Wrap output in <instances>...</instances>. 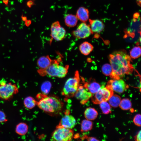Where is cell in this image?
I'll use <instances>...</instances> for the list:
<instances>
[{
    "label": "cell",
    "instance_id": "cell-1",
    "mask_svg": "<svg viewBox=\"0 0 141 141\" xmlns=\"http://www.w3.org/2000/svg\"><path fill=\"white\" fill-rule=\"evenodd\" d=\"M109 60L112 69L110 76L112 79H119L132 73L134 68L131 58L125 50L113 52L109 55Z\"/></svg>",
    "mask_w": 141,
    "mask_h": 141
},
{
    "label": "cell",
    "instance_id": "cell-2",
    "mask_svg": "<svg viewBox=\"0 0 141 141\" xmlns=\"http://www.w3.org/2000/svg\"><path fill=\"white\" fill-rule=\"evenodd\" d=\"M37 105L44 111L49 113H57L62 110L63 103L57 98L52 96H41Z\"/></svg>",
    "mask_w": 141,
    "mask_h": 141
},
{
    "label": "cell",
    "instance_id": "cell-3",
    "mask_svg": "<svg viewBox=\"0 0 141 141\" xmlns=\"http://www.w3.org/2000/svg\"><path fill=\"white\" fill-rule=\"evenodd\" d=\"M68 67V66H63L59 65L57 61L54 60L48 67L44 70L40 69L39 73L41 75L45 74L51 77L63 78L67 74Z\"/></svg>",
    "mask_w": 141,
    "mask_h": 141
},
{
    "label": "cell",
    "instance_id": "cell-4",
    "mask_svg": "<svg viewBox=\"0 0 141 141\" xmlns=\"http://www.w3.org/2000/svg\"><path fill=\"white\" fill-rule=\"evenodd\" d=\"M80 78L79 73L76 71L73 77L69 78L66 81L63 90L64 96L67 97H70L75 95L79 86Z\"/></svg>",
    "mask_w": 141,
    "mask_h": 141
},
{
    "label": "cell",
    "instance_id": "cell-5",
    "mask_svg": "<svg viewBox=\"0 0 141 141\" xmlns=\"http://www.w3.org/2000/svg\"><path fill=\"white\" fill-rule=\"evenodd\" d=\"M18 89L15 84L11 83H7L3 79L0 81V97L8 100L17 93Z\"/></svg>",
    "mask_w": 141,
    "mask_h": 141
},
{
    "label": "cell",
    "instance_id": "cell-6",
    "mask_svg": "<svg viewBox=\"0 0 141 141\" xmlns=\"http://www.w3.org/2000/svg\"><path fill=\"white\" fill-rule=\"evenodd\" d=\"M73 134V131L71 129L57 127L52 133L51 139L56 141H70L72 139Z\"/></svg>",
    "mask_w": 141,
    "mask_h": 141
},
{
    "label": "cell",
    "instance_id": "cell-7",
    "mask_svg": "<svg viewBox=\"0 0 141 141\" xmlns=\"http://www.w3.org/2000/svg\"><path fill=\"white\" fill-rule=\"evenodd\" d=\"M113 94V91L110 89L106 86H102L100 89L93 95L91 98L93 103L99 104L103 101H107Z\"/></svg>",
    "mask_w": 141,
    "mask_h": 141
},
{
    "label": "cell",
    "instance_id": "cell-8",
    "mask_svg": "<svg viewBox=\"0 0 141 141\" xmlns=\"http://www.w3.org/2000/svg\"><path fill=\"white\" fill-rule=\"evenodd\" d=\"M51 36L52 38L57 41L63 40L65 38L66 33L65 30L61 26L58 21L53 23L51 27Z\"/></svg>",
    "mask_w": 141,
    "mask_h": 141
},
{
    "label": "cell",
    "instance_id": "cell-9",
    "mask_svg": "<svg viewBox=\"0 0 141 141\" xmlns=\"http://www.w3.org/2000/svg\"><path fill=\"white\" fill-rule=\"evenodd\" d=\"M90 26L85 22L79 24L77 29L72 32V34L77 39H85L92 34Z\"/></svg>",
    "mask_w": 141,
    "mask_h": 141
},
{
    "label": "cell",
    "instance_id": "cell-10",
    "mask_svg": "<svg viewBox=\"0 0 141 141\" xmlns=\"http://www.w3.org/2000/svg\"><path fill=\"white\" fill-rule=\"evenodd\" d=\"M106 86L113 91L119 93H122L127 89L128 85L122 79H111L107 83Z\"/></svg>",
    "mask_w": 141,
    "mask_h": 141
},
{
    "label": "cell",
    "instance_id": "cell-11",
    "mask_svg": "<svg viewBox=\"0 0 141 141\" xmlns=\"http://www.w3.org/2000/svg\"><path fill=\"white\" fill-rule=\"evenodd\" d=\"M76 98L84 104L86 103L93 96V94L85 88L84 86L80 85L74 95Z\"/></svg>",
    "mask_w": 141,
    "mask_h": 141
},
{
    "label": "cell",
    "instance_id": "cell-12",
    "mask_svg": "<svg viewBox=\"0 0 141 141\" xmlns=\"http://www.w3.org/2000/svg\"><path fill=\"white\" fill-rule=\"evenodd\" d=\"M76 123V120L73 116L69 115H66L62 118L57 127L72 129L74 127Z\"/></svg>",
    "mask_w": 141,
    "mask_h": 141
},
{
    "label": "cell",
    "instance_id": "cell-13",
    "mask_svg": "<svg viewBox=\"0 0 141 141\" xmlns=\"http://www.w3.org/2000/svg\"><path fill=\"white\" fill-rule=\"evenodd\" d=\"M83 86L92 94L97 92L101 87L99 83L96 82L95 79L92 78L90 79L88 81L85 82Z\"/></svg>",
    "mask_w": 141,
    "mask_h": 141
},
{
    "label": "cell",
    "instance_id": "cell-14",
    "mask_svg": "<svg viewBox=\"0 0 141 141\" xmlns=\"http://www.w3.org/2000/svg\"><path fill=\"white\" fill-rule=\"evenodd\" d=\"M90 27L93 33H99L104 29V26L103 22L98 20H89Z\"/></svg>",
    "mask_w": 141,
    "mask_h": 141
},
{
    "label": "cell",
    "instance_id": "cell-15",
    "mask_svg": "<svg viewBox=\"0 0 141 141\" xmlns=\"http://www.w3.org/2000/svg\"><path fill=\"white\" fill-rule=\"evenodd\" d=\"M53 61L48 55L43 56L37 60V65L40 69L44 70L51 65Z\"/></svg>",
    "mask_w": 141,
    "mask_h": 141
},
{
    "label": "cell",
    "instance_id": "cell-16",
    "mask_svg": "<svg viewBox=\"0 0 141 141\" xmlns=\"http://www.w3.org/2000/svg\"><path fill=\"white\" fill-rule=\"evenodd\" d=\"M76 16L81 21L85 22L88 20L89 17L88 9L83 7H81L77 10Z\"/></svg>",
    "mask_w": 141,
    "mask_h": 141
},
{
    "label": "cell",
    "instance_id": "cell-17",
    "mask_svg": "<svg viewBox=\"0 0 141 141\" xmlns=\"http://www.w3.org/2000/svg\"><path fill=\"white\" fill-rule=\"evenodd\" d=\"M93 49V46L87 42H83L79 46V49L80 52L85 55H88L92 51Z\"/></svg>",
    "mask_w": 141,
    "mask_h": 141
},
{
    "label": "cell",
    "instance_id": "cell-18",
    "mask_svg": "<svg viewBox=\"0 0 141 141\" xmlns=\"http://www.w3.org/2000/svg\"><path fill=\"white\" fill-rule=\"evenodd\" d=\"M84 115L86 119L92 120H94L97 118L98 113L94 108L89 107L86 109L84 112Z\"/></svg>",
    "mask_w": 141,
    "mask_h": 141
},
{
    "label": "cell",
    "instance_id": "cell-19",
    "mask_svg": "<svg viewBox=\"0 0 141 141\" xmlns=\"http://www.w3.org/2000/svg\"><path fill=\"white\" fill-rule=\"evenodd\" d=\"M78 19L76 16L72 14L67 15L64 18V22L66 25L70 27H73L77 25Z\"/></svg>",
    "mask_w": 141,
    "mask_h": 141
},
{
    "label": "cell",
    "instance_id": "cell-20",
    "mask_svg": "<svg viewBox=\"0 0 141 141\" xmlns=\"http://www.w3.org/2000/svg\"><path fill=\"white\" fill-rule=\"evenodd\" d=\"M121 100L119 96L113 94L108 101L110 105L113 107L116 108L119 106Z\"/></svg>",
    "mask_w": 141,
    "mask_h": 141
},
{
    "label": "cell",
    "instance_id": "cell-21",
    "mask_svg": "<svg viewBox=\"0 0 141 141\" xmlns=\"http://www.w3.org/2000/svg\"><path fill=\"white\" fill-rule=\"evenodd\" d=\"M28 129V126L26 123L21 122L16 126L15 131L18 134L20 135H24L27 133Z\"/></svg>",
    "mask_w": 141,
    "mask_h": 141
},
{
    "label": "cell",
    "instance_id": "cell-22",
    "mask_svg": "<svg viewBox=\"0 0 141 141\" xmlns=\"http://www.w3.org/2000/svg\"><path fill=\"white\" fill-rule=\"evenodd\" d=\"M37 102L32 97L28 96L24 100V104L27 108L31 109L33 108L37 104Z\"/></svg>",
    "mask_w": 141,
    "mask_h": 141
},
{
    "label": "cell",
    "instance_id": "cell-23",
    "mask_svg": "<svg viewBox=\"0 0 141 141\" xmlns=\"http://www.w3.org/2000/svg\"><path fill=\"white\" fill-rule=\"evenodd\" d=\"M93 125V123L91 120L87 119L83 120L81 124V131L87 132L91 130Z\"/></svg>",
    "mask_w": 141,
    "mask_h": 141
},
{
    "label": "cell",
    "instance_id": "cell-24",
    "mask_svg": "<svg viewBox=\"0 0 141 141\" xmlns=\"http://www.w3.org/2000/svg\"><path fill=\"white\" fill-rule=\"evenodd\" d=\"M141 50L140 46H135L134 47L130 52V56L132 58L135 59L139 57L141 55Z\"/></svg>",
    "mask_w": 141,
    "mask_h": 141
},
{
    "label": "cell",
    "instance_id": "cell-25",
    "mask_svg": "<svg viewBox=\"0 0 141 141\" xmlns=\"http://www.w3.org/2000/svg\"><path fill=\"white\" fill-rule=\"evenodd\" d=\"M119 106L122 110H128L131 108L132 103L128 99L124 98L121 100Z\"/></svg>",
    "mask_w": 141,
    "mask_h": 141
},
{
    "label": "cell",
    "instance_id": "cell-26",
    "mask_svg": "<svg viewBox=\"0 0 141 141\" xmlns=\"http://www.w3.org/2000/svg\"><path fill=\"white\" fill-rule=\"evenodd\" d=\"M99 106L102 113L108 114L111 112L110 105L107 101H103L99 104Z\"/></svg>",
    "mask_w": 141,
    "mask_h": 141
},
{
    "label": "cell",
    "instance_id": "cell-27",
    "mask_svg": "<svg viewBox=\"0 0 141 141\" xmlns=\"http://www.w3.org/2000/svg\"><path fill=\"white\" fill-rule=\"evenodd\" d=\"M102 70L104 74L107 76H110L112 71V68L110 64H105L102 67Z\"/></svg>",
    "mask_w": 141,
    "mask_h": 141
},
{
    "label": "cell",
    "instance_id": "cell-28",
    "mask_svg": "<svg viewBox=\"0 0 141 141\" xmlns=\"http://www.w3.org/2000/svg\"><path fill=\"white\" fill-rule=\"evenodd\" d=\"M51 87V84L50 82L46 81L42 85L41 90L43 94H47L49 92Z\"/></svg>",
    "mask_w": 141,
    "mask_h": 141
},
{
    "label": "cell",
    "instance_id": "cell-29",
    "mask_svg": "<svg viewBox=\"0 0 141 141\" xmlns=\"http://www.w3.org/2000/svg\"><path fill=\"white\" fill-rule=\"evenodd\" d=\"M141 116L140 114L136 115L134 117L133 121L135 124L139 126H141Z\"/></svg>",
    "mask_w": 141,
    "mask_h": 141
},
{
    "label": "cell",
    "instance_id": "cell-30",
    "mask_svg": "<svg viewBox=\"0 0 141 141\" xmlns=\"http://www.w3.org/2000/svg\"><path fill=\"white\" fill-rule=\"evenodd\" d=\"M7 120L6 116L4 113L0 111V122H2Z\"/></svg>",
    "mask_w": 141,
    "mask_h": 141
},
{
    "label": "cell",
    "instance_id": "cell-31",
    "mask_svg": "<svg viewBox=\"0 0 141 141\" xmlns=\"http://www.w3.org/2000/svg\"><path fill=\"white\" fill-rule=\"evenodd\" d=\"M141 131H139L134 137V139L137 141H141Z\"/></svg>",
    "mask_w": 141,
    "mask_h": 141
},
{
    "label": "cell",
    "instance_id": "cell-32",
    "mask_svg": "<svg viewBox=\"0 0 141 141\" xmlns=\"http://www.w3.org/2000/svg\"><path fill=\"white\" fill-rule=\"evenodd\" d=\"M34 3L32 0H30L27 2V4L29 7H31L32 5H34Z\"/></svg>",
    "mask_w": 141,
    "mask_h": 141
},
{
    "label": "cell",
    "instance_id": "cell-33",
    "mask_svg": "<svg viewBox=\"0 0 141 141\" xmlns=\"http://www.w3.org/2000/svg\"><path fill=\"white\" fill-rule=\"evenodd\" d=\"M86 139L88 141H99L97 138L93 137H86Z\"/></svg>",
    "mask_w": 141,
    "mask_h": 141
},
{
    "label": "cell",
    "instance_id": "cell-34",
    "mask_svg": "<svg viewBox=\"0 0 141 141\" xmlns=\"http://www.w3.org/2000/svg\"><path fill=\"white\" fill-rule=\"evenodd\" d=\"M25 24L27 26H29L31 23V21L30 20H26L25 21Z\"/></svg>",
    "mask_w": 141,
    "mask_h": 141
},
{
    "label": "cell",
    "instance_id": "cell-35",
    "mask_svg": "<svg viewBox=\"0 0 141 141\" xmlns=\"http://www.w3.org/2000/svg\"><path fill=\"white\" fill-rule=\"evenodd\" d=\"M3 2L6 5H7L9 2L8 0H2Z\"/></svg>",
    "mask_w": 141,
    "mask_h": 141
},
{
    "label": "cell",
    "instance_id": "cell-36",
    "mask_svg": "<svg viewBox=\"0 0 141 141\" xmlns=\"http://www.w3.org/2000/svg\"><path fill=\"white\" fill-rule=\"evenodd\" d=\"M22 20L24 21H25L26 20H27V17L26 16H22Z\"/></svg>",
    "mask_w": 141,
    "mask_h": 141
},
{
    "label": "cell",
    "instance_id": "cell-37",
    "mask_svg": "<svg viewBox=\"0 0 141 141\" xmlns=\"http://www.w3.org/2000/svg\"><path fill=\"white\" fill-rule=\"evenodd\" d=\"M137 1L138 4L140 6L141 5V0H137Z\"/></svg>",
    "mask_w": 141,
    "mask_h": 141
}]
</instances>
